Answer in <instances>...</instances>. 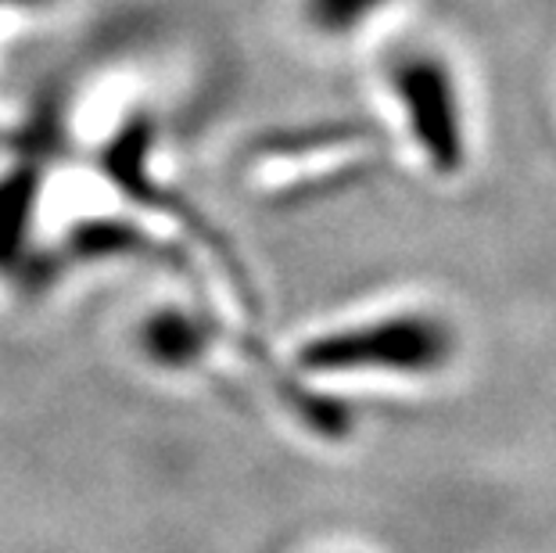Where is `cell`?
<instances>
[{
    "mask_svg": "<svg viewBox=\"0 0 556 553\" xmlns=\"http://www.w3.org/2000/svg\"><path fill=\"white\" fill-rule=\"evenodd\" d=\"M456 356V335L445 321L431 313H399L388 321H374L349 331L316 338L302 349V363L309 370L334 374H438Z\"/></svg>",
    "mask_w": 556,
    "mask_h": 553,
    "instance_id": "1",
    "label": "cell"
},
{
    "mask_svg": "<svg viewBox=\"0 0 556 553\" xmlns=\"http://www.w3.org/2000/svg\"><path fill=\"white\" fill-rule=\"evenodd\" d=\"M392 90L428 166L456 176L467 166V120L453 68L428 51L402 54L392 65Z\"/></svg>",
    "mask_w": 556,
    "mask_h": 553,
    "instance_id": "2",
    "label": "cell"
},
{
    "mask_svg": "<svg viewBox=\"0 0 556 553\" xmlns=\"http://www.w3.org/2000/svg\"><path fill=\"white\" fill-rule=\"evenodd\" d=\"M384 4H392V0H305V15L319 33L341 37V33H352L363 22H370Z\"/></svg>",
    "mask_w": 556,
    "mask_h": 553,
    "instance_id": "3",
    "label": "cell"
}]
</instances>
